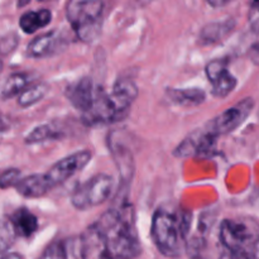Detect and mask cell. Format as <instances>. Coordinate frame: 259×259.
Returning <instances> with one entry per match:
<instances>
[{
	"mask_svg": "<svg viewBox=\"0 0 259 259\" xmlns=\"http://www.w3.org/2000/svg\"><path fill=\"white\" fill-rule=\"evenodd\" d=\"M48 85L46 82H38L34 83V85H30L27 90L23 91L19 95V99H18V104L22 108H28V106H32L34 104L39 103L46 95H47Z\"/></svg>",
	"mask_w": 259,
	"mask_h": 259,
	"instance_id": "20",
	"label": "cell"
},
{
	"mask_svg": "<svg viewBox=\"0 0 259 259\" xmlns=\"http://www.w3.org/2000/svg\"><path fill=\"white\" fill-rule=\"evenodd\" d=\"M131 106V101L125 100L114 91L108 94L99 88L91 108L82 114V120L88 125L115 123L128 114Z\"/></svg>",
	"mask_w": 259,
	"mask_h": 259,
	"instance_id": "4",
	"label": "cell"
},
{
	"mask_svg": "<svg viewBox=\"0 0 259 259\" xmlns=\"http://www.w3.org/2000/svg\"><path fill=\"white\" fill-rule=\"evenodd\" d=\"M18 35L15 33H9L0 39V53L2 55H9L10 52L17 48Z\"/></svg>",
	"mask_w": 259,
	"mask_h": 259,
	"instance_id": "26",
	"label": "cell"
},
{
	"mask_svg": "<svg viewBox=\"0 0 259 259\" xmlns=\"http://www.w3.org/2000/svg\"><path fill=\"white\" fill-rule=\"evenodd\" d=\"M3 259H24L20 254L18 253H9V254H5Z\"/></svg>",
	"mask_w": 259,
	"mask_h": 259,
	"instance_id": "31",
	"label": "cell"
},
{
	"mask_svg": "<svg viewBox=\"0 0 259 259\" xmlns=\"http://www.w3.org/2000/svg\"><path fill=\"white\" fill-rule=\"evenodd\" d=\"M253 255H254L255 259H259V238L253 244Z\"/></svg>",
	"mask_w": 259,
	"mask_h": 259,
	"instance_id": "30",
	"label": "cell"
},
{
	"mask_svg": "<svg viewBox=\"0 0 259 259\" xmlns=\"http://www.w3.org/2000/svg\"><path fill=\"white\" fill-rule=\"evenodd\" d=\"M51 189H52V187L48 184L45 174H35L24 177V179L20 180V181L18 182L17 186H15V190L18 191V194L22 195V196L24 197H29V199L43 196V195L47 194Z\"/></svg>",
	"mask_w": 259,
	"mask_h": 259,
	"instance_id": "14",
	"label": "cell"
},
{
	"mask_svg": "<svg viewBox=\"0 0 259 259\" xmlns=\"http://www.w3.org/2000/svg\"><path fill=\"white\" fill-rule=\"evenodd\" d=\"M3 67H4V63H3V61H2V60H0V72H2Z\"/></svg>",
	"mask_w": 259,
	"mask_h": 259,
	"instance_id": "33",
	"label": "cell"
},
{
	"mask_svg": "<svg viewBox=\"0 0 259 259\" xmlns=\"http://www.w3.org/2000/svg\"><path fill=\"white\" fill-rule=\"evenodd\" d=\"M111 152L115 158V163L119 168V174L123 181H131L133 176V157L131 151L123 144L111 143ZM128 184V182H126Z\"/></svg>",
	"mask_w": 259,
	"mask_h": 259,
	"instance_id": "19",
	"label": "cell"
},
{
	"mask_svg": "<svg viewBox=\"0 0 259 259\" xmlns=\"http://www.w3.org/2000/svg\"><path fill=\"white\" fill-rule=\"evenodd\" d=\"M205 73L212 86V94L217 98H225L237 86V78L228 71V63L224 60L210 61L205 67Z\"/></svg>",
	"mask_w": 259,
	"mask_h": 259,
	"instance_id": "10",
	"label": "cell"
},
{
	"mask_svg": "<svg viewBox=\"0 0 259 259\" xmlns=\"http://www.w3.org/2000/svg\"><path fill=\"white\" fill-rule=\"evenodd\" d=\"M141 253L132 205L108 210L81 237L82 259H134Z\"/></svg>",
	"mask_w": 259,
	"mask_h": 259,
	"instance_id": "1",
	"label": "cell"
},
{
	"mask_svg": "<svg viewBox=\"0 0 259 259\" xmlns=\"http://www.w3.org/2000/svg\"><path fill=\"white\" fill-rule=\"evenodd\" d=\"M15 232L10 220L0 219V259L4 258V253L7 252L13 244L15 238Z\"/></svg>",
	"mask_w": 259,
	"mask_h": 259,
	"instance_id": "22",
	"label": "cell"
},
{
	"mask_svg": "<svg viewBox=\"0 0 259 259\" xmlns=\"http://www.w3.org/2000/svg\"><path fill=\"white\" fill-rule=\"evenodd\" d=\"M113 91L118 95H120L121 98H124L125 100L131 101L133 104V101L136 100L137 96H138V88H137L136 83L133 82L129 78H120V80L116 81L114 83Z\"/></svg>",
	"mask_w": 259,
	"mask_h": 259,
	"instance_id": "23",
	"label": "cell"
},
{
	"mask_svg": "<svg viewBox=\"0 0 259 259\" xmlns=\"http://www.w3.org/2000/svg\"><path fill=\"white\" fill-rule=\"evenodd\" d=\"M22 180L20 171L18 168H9L0 175V189H9L17 186L18 182Z\"/></svg>",
	"mask_w": 259,
	"mask_h": 259,
	"instance_id": "24",
	"label": "cell"
},
{
	"mask_svg": "<svg viewBox=\"0 0 259 259\" xmlns=\"http://www.w3.org/2000/svg\"><path fill=\"white\" fill-rule=\"evenodd\" d=\"M66 39L58 30L45 33L34 38L27 47V55L33 58L50 57L65 48Z\"/></svg>",
	"mask_w": 259,
	"mask_h": 259,
	"instance_id": "12",
	"label": "cell"
},
{
	"mask_svg": "<svg viewBox=\"0 0 259 259\" xmlns=\"http://www.w3.org/2000/svg\"><path fill=\"white\" fill-rule=\"evenodd\" d=\"M33 81V75L28 72L13 73L2 88V98L10 99L15 95H20L24 90H27Z\"/></svg>",
	"mask_w": 259,
	"mask_h": 259,
	"instance_id": "18",
	"label": "cell"
},
{
	"mask_svg": "<svg viewBox=\"0 0 259 259\" xmlns=\"http://www.w3.org/2000/svg\"><path fill=\"white\" fill-rule=\"evenodd\" d=\"M253 108H254V101H253V99H243L239 103L230 106L227 110H224L219 115L215 116L205 126L217 137L229 134L232 132H234L235 129L239 128L247 120V118L249 116Z\"/></svg>",
	"mask_w": 259,
	"mask_h": 259,
	"instance_id": "6",
	"label": "cell"
},
{
	"mask_svg": "<svg viewBox=\"0 0 259 259\" xmlns=\"http://www.w3.org/2000/svg\"><path fill=\"white\" fill-rule=\"evenodd\" d=\"M114 190L113 177L99 174L77 187L71 196V202L77 210H89L104 204Z\"/></svg>",
	"mask_w": 259,
	"mask_h": 259,
	"instance_id": "5",
	"label": "cell"
},
{
	"mask_svg": "<svg viewBox=\"0 0 259 259\" xmlns=\"http://www.w3.org/2000/svg\"><path fill=\"white\" fill-rule=\"evenodd\" d=\"M104 3L99 0H72L66 7V18L82 42H93L100 34Z\"/></svg>",
	"mask_w": 259,
	"mask_h": 259,
	"instance_id": "3",
	"label": "cell"
},
{
	"mask_svg": "<svg viewBox=\"0 0 259 259\" xmlns=\"http://www.w3.org/2000/svg\"><path fill=\"white\" fill-rule=\"evenodd\" d=\"M218 137L212 134L206 126L187 136L174 151V154L180 158L192 156H204L214 149Z\"/></svg>",
	"mask_w": 259,
	"mask_h": 259,
	"instance_id": "9",
	"label": "cell"
},
{
	"mask_svg": "<svg viewBox=\"0 0 259 259\" xmlns=\"http://www.w3.org/2000/svg\"><path fill=\"white\" fill-rule=\"evenodd\" d=\"M230 259H252L248 255V253L245 250H239V252H233L232 258Z\"/></svg>",
	"mask_w": 259,
	"mask_h": 259,
	"instance_id": "29",
	"label": "cell"
},
{
	"mask_svg": "<svg viewBox=\"0 0 259 259\" xmlns=\"http://www.w3.org/2000/svg\"><path fill=\"white\" fill-rule=\"evenodd\" d=\"M220 240L227 249L233 252L244 250L245 245L257 240V228L253 223H245L242 220L227 219L220 225Z\"/></svg>",
	"mask_w": 259,
	"mask_h": 259,
	"instance_id": "7",
	"label": "cell"
},
{
	"mask_svg": "<svg viewBox=\"0 0 259 259\" xmlns=\"http://www.w3.org/2000/svg\"><path fill=\"white\" fill-rule=\"evenodd\" d=\"M91 157H93V154L90 151H81L56 162L45 174L50 186L53 189V187L63 184L68 179L75 176L77 172H80L81 169L88 166Z\"/></svg>",
	"mask_w": 259,
	"mask_h": 259,
	"instance_id": "8",
	"label": "cell"
},
{
	"mask_svg": "<svg viewBox=\"0 0 259 259\" xmlns=\"http://www.w3.org/2000/svg\"><path fill=\"white\" fill-rule=\"evenodd\" d=\"M99 88L94 85L93 80L90 77H82L76 82L71 83L66 89V98L68 99L71 104L75 106L77 110L88 111L93 105L94 100L96 98Z\"/></svg>",
	"mask_w": 259,
	"mask_h": 259,
	"instance_id": "11",
	"label": "cell"
},
{
	"mask_svg": "<svg viewBox=\"0 0 259 259\" xmlns=\"http://www.w3.org/2000/svg\"><path fill=\"white\" fill-rule=\"evenodd\" d=\"M52 19V13L48 9H39L27 12L20 17L19 27L27 34L37 32L38 29L47 27Z\"/></svg>",
	"mask_w": 259,
	"mask_h": 259,
	"instance_id": "17",
	"label": "cell"
},
{
	"mask_svg": "<svg viewBox=\"0 0 259 259\" xmlns=\"http://www.w3.org/2000/svg\"><path fill=\"white\" fill-rule=\"evenodd\" d=\"M209 4L212 5V7H222V5L228 4V2H209Z\"/></svg>",
	"mask_w": 259,
	"mask_h": 259,
	"instance_id": "32",
	"label": "cell"
},
{
	"mask_svg": "<svg viewBox=\"0 0 259 259\" xmlns=\"http://www.w3.org/2000/svg\"><path fill=\"white\" fill-rule=\"evenodd\" d=\"M248 19H249V24L253 32L259 34V2L253 3V4L250 5Z\"/></svg>",
	"mask_w": 259,
	"mask_h": 259,
	"instance_id": "27",
	"label": "cell"
},
{
	"mask_svg": "<svg viewBox=\"0 0 259 259\" xmlns=\"http://www.w3.org/2000/svg\"><path fill=\"white\" fill-rule=\"evenodd\" d=\"M249 56L250 58H252L253 62L259 65V43H255V45H253L252 47H250Z\"/></svg>",
	"mask_w": 259,
	"mask_h": 259,
	"instance_id": "28",
	"label": "cell"
},
{
	"mask_svg": "<svg viewBox=\"0 0 259 259\" xmlns=\"http://www.w3.org/2000/svg\"><path fill=\"white\" fill-rule=\"evenodd\" d=\"M167 96L172 103L181 106H196L204 103L206 94L202 89L199 88H185V89H167Z\"/></svg>",
	"mask_w": 259,
	"mask_h": 259,
	"instance_id": "15",
	"label": "cell"
},
{
	"mask_svg": "<svg viewBox=\"0 0 259 259\" xmlns=\"http://www.w3.org/2000/svg\"><path fill=\"white\" fill-rule=\"evenodd\" d=\"M43 259H67V248L62 240L52 243L46 249Z\"/></svg>",
	"mask_w": 259,
	"mask_h": 259,
	"instance_id": "25",
	"label": "cell"
},
{
	"mask_svg": "<svg viewBox=\"0 0 259 259\" xmlns=\"http://www.w3.org/2000/svg\"><path fill=\"white\" fill-rule=\"evenodd\" d=\"M190 220L186 214H177L164 207H159L152 219L151 234L159 252L168 258L182 254L186 245V234Z\"/></svg>",
	"mask_w": 259,
	"mask_h": 259,
	"instance_id": "2",
	"label": "cell"
},
{
	"mask_svg": "<svg viewBox=\"0 0 259 259\" xmlns=\"http://www.w3.org/2000/svg\"><path fill=\"white\" fill-rule=\"evenodd\" d=\"M10 223L15 234L23 238H29L38 229L37 218L27 209L17 210L10 218Z\"/></svg>",
	"mask_w": 259,
	"mask_h": 259,
	"instance_id": "16",
	"label": "cell"
},
{
	"mask_svg": "<svg viewBox=\"0 0 259 259\" xmlns=\"http://www.w3.org/2000/svg\"><path fill=\"white\" fill-rule=\"evenodd\" d=\"M235 22L233 19L209 23L200 30V42L202 45H215L222 42L233 32Z\"/></svg>",
	"mask_w": 259,
	"mask_h": 259,
	"instance_id": "13",
	"label": "cell"
},
{
	"mask_svg": "<svg viewBox=\"0 0 259 259\" xmlns=\"http://www.w3.org/2000/svg\"><path fill=\"white\" fill-rule=\"evenodd\" d=\"M60 136V132L57 129L53 128L51 124H42L38 125L25 137V143L27 144H35L42 143V142L50 141V139H55Z\"/></svg>",
	"mask_w": 259,
	"mask_h": 259,
	"instance_id": "21",
	"label": "cell"
}]
</instances>
